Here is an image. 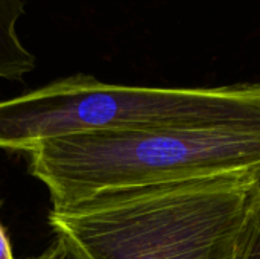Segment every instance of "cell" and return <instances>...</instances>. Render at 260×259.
<instances>
[{"mask_svg": "<svg viewBox=\"0 0 260 259\" xmlns=\"http://www.w3.org/2000/svg\"><path fill=\"white\" fill-rule=\"evenodd\" d=\"M260 174L101 194L52 208L72 259H238Z\"/></svg>", "mask_w": 260, "mask_h": 259, "instance_id": "cell-1", "label": "cell"}, {"mask_svg": "<svg viewBox=\"0 0 260 259\" xmlns=\"http://www.w3.org/2000/svg\"><path fill=\"white\" fill-rule=\"evenodd\" d=\"M27 157L52 208H66L107 192L260 174V124L87 131L44 140Z\"/></svg>", "mask_w": 260, "mask_h": 259, "instance_id": "cell-2", "label": "cell"}, {"mask_svg": "<svg viewBox=\"0 0 260 259\" xmlns=\"http://www.w3.org/2000/svg\"><path fill=\"white\" fill-rule=\"evenodd\" d=\"M256 105L245 82L143 87L76 73L0 102V150L27 153L49 139L101 130L247 124Z\"/></svg>", "mask_w": 260, "mask_h": 259, "instance_id": "cell-3", "label": "cell"}, {"mask_svg": "<svg viewBox=\"0 0 260 259\" xmlns=\"http://www.w3.org/2000/svg\"><path fill=\"white\" fill-rule=\"evenodd\" d=\"M24 12V0H0V78L6 81H23L37 66L34 53L24 47L17 32Z\"/></svg>", "mask_w": 260, "mask_h": 259, "instance_id": "cell-4", "label": "cell"}, {"mask_svg": "<svg viewBox=\"0 0 260 259\" xmlns=\"http://www.w3.org/2000/svg\"><path fill=\"white\" fill-rule=\"evenodd\" d=\"M238 259H260V183Z\"/></svg>", "mask_w": 260, "mask_h": 259, "instance_id": "cell-5", "label": "cell"}, {"mask_svg": "<svg viewBox=\"0 0 260 259\" xmlns=\"http://www.w3.org/2000/svg\"><path fill=\"white\" fill-rule=\"evenodd\" d=\"M29 259H72L70 258V255L55 241L46 252H43L41 255H38V256H34V258H29Z\"/></svg>", "mask_w": 260, "mask_h": 259, "instance_id": "cell-6", "label": "cell"}, {"mask_svg": "<svg viewBox=\"0 0 260 259\" xmlns=\"http://www.w3.org/2000/svg\"><path fill=\"white\" fill-rule=\"evenodd\" d=\"M0 259H14L11 243L8 240L6 231L2 226V223H0Z\"/></svg>", "mask_w": 260, "mask_h": 259, "instance_id": "cell-7", "label": "cell"}]
</instances>
